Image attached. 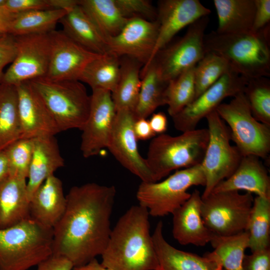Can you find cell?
<instances>
[{"label": "cell", "instance_id": "f5cc1de1", "mask_svg": "<svg viewBox=\"0 0 270 270\" xmlns=\"http://www.w3.org/2000/svg\"><path fill=\"white\" fill-rule=\"evenodd\" d=\"M6 2V0H0V7L3 6Z\"/></svg>", "mask_w": 270, "mask_h": 270}, {"label": "cell", "instance_id": "5bb4252c", "mask_svg": "<svg viewBox=\"0 0 270 270\" xmlns=\"http://www.w3.org/2000/svg\"><path fill=\"white\" fill-rule=\"evenodd\" d=\"M135 121L132 110H117L107 148L124 168L142 182H154L145 158L138 152L134 130Z\"/></svg>", "mask_w": 270, "mask_h": 270}, {"label": "cell", "instance_id": "4fadbf2b", "mask_svg": "<svg viewBox=\"0 0 270 270\" xmlns=\"http://www.w3.org/2000/svg\"><path fill=\"white\" fill-rule=\"evenodd\" d=\"M248 79L231 70L223 75L192 102L172 117L174 128L182 132L196 129L199 122L226 98L244 91Z\"/></svg>", "mask_w": 270, "mask_h": 270}, {"label": "cell", "instance_id": "1f68e13d", "mask_svg": "<svg viewBox=\"0 0 270 270\" xmlns=\"http://www.w3.org/2000/svg\"><path fill=\"white\" fill-rule=\"evenodd\" d=\"M120 58L108 53L90 62L78 80L88 84L92 90L102 89L111 93L116 88L120 74Z\"/></svg>", "mask_w": 270, "mask_h": 270}, {"label": "cell", "instance_id": "e575fe53", "mask_svg": "<svg viewBox=\"0 0 270 270\" xmlns=\"http://www.w3.org/2000/svg\"><path fill=\"white\" fill-rule=\"evenodd\" d=\"M246 232L252 252L270 248V198H254Z\"/></svg>", "mask_w": 270, "mask_h": 270}, {"label": "cell", "instance_id": "8992f818", "mask_svg": "<svg viewBox=\"0 0 270 270\" xmlns=\"http://www.w3.org/2000/svg\"><path fill=\"white\" fill-rule=\"evenodd\" d=\"M28 82L42 101L60 132L82 129L89 114L91 98L81 82L42 77Z\"/></svg>", "mask_w": 270, "mask_h": 270}, {"label": "cell", "instance_id": "277c9868", "mask_svg": "<svg viewBox=\"0 0 270 270\" xmlns=\"http://www.w3.org/2000/svg\"><path fill=\"white\" fill-rule=\"evenodd\" d=\"M208 138L207 128H196L177 136L164 133L154 138L145 160L154 182L174 170L201 164Z\"/></svg>", "mask_w": 270, "mask_h": 270}, {"label": "cell", "instance_id": "8fae6325", "mask_svg": "<svg viewBox=\"0 0 270 270\" xmlns=\"http://www.w3.org/2000/svg\"><path fill=\"white\" fill-rule=\"evenodd\" d=\"M208 22V16L198 20L188 26L185 34L178 40L156 53L153 59L164 82L168 83L195 66L204 57L206 54L204 37Z\"/></svg>", "mask_w": 270, "mask_h": 270}, {"label": "cell", "instance_id": "f6af8a7d", "mask_svg": "<svg viewBox=\"0 0 270 270\" xmlns=\"http://www.w3.org/2000/svg\"><path fill=\"white\" fill-rule=\"evenodd\" d=\"M36 270H72L74 266L67 258L52 254L41 262Z\"/></svg>", "mask_w": 270, "mask_h": 270}, {"label": "cell", "instance_id": "52a82bcc", "mask_svg": "<svg viewBox=\"0 0 270 270\" xmlns=\"http://www.w3.org/2000/svg\"><path fill=\"white\" fill-rule=\"evenodd\" d=\"M201 164L176 170L160 182H142L136 194L139 205L150 216L162 217L172 213L190 197L188 190L195 186H205Z\"/></svg>", "mask_w": 270, "mask_h": 270}, {"label": "cell", "instance_id": "836d02e7", "mask_svg": "<svg viewBox=\"0 0 270 270\" xmlns=\"http://www.w3.org/2000/svg\"><path fill=\"white\" fill-rule=\"evenodd\" d=\"M68 12L64 10H36L16 14L6 34L14 36L35 34H48Z\"/></svg>", "mask_w": 270, "mask_h": 270}, {"label": "cell", "instance_id": "44dd1931", "mask_svg": "<svg viewBox=\"0 0 270 270\" xmlns=\"http://www.w3.org/2000/svg\"><path fill=\"white\" fill-rule=\"evenodd\" d=\"M239 190L270 198V178L259 158L242 156L233 174L220 182L212 192Z\"/></svg>", "mask_w": 270, "mask_h": 270}, {"label": "cell", "instance_id": "603a6c76", "mask_svg": "<svg viewBox=\"0 0 270 270\" xmlns=\"http://www.w3.org/2000/svg\"><path fill=\"white\" fill-rule=\"evenodd\" d=\"M160 270H225L206 254H196L176 248L165 239L163 223L159 221L152 234Z\"/></svg>", "mask_w": 270, "mask_h": 270}, {"label": "cell", "instance_id": "f907efd6", "mask_svg": "<svg viewBox=\"0 0 270 270\" xmlns=\"http://www.w3.org/2000/svg\"><path fill=\"white\" fill-rule=\"evenodd\" d=\"M10 175L8 158L4 150L0 152V184Z\"/></svg>", "mask_w": 270, "mask_h": 270}, {"label": "cell", "instance_id": "74e56055", "mask_svg": "<svg viewBox=\"0 0 270 270\" xmlns=\"http://www.w3.org/2000/svg\"><path fill=\"white\" fill-rule=\"evenodd\" d=\"M252 114L258 121L270 126V80L259 77L248 80L243 91Z\"/></svg>", "mask_w": 270, "mask_h": 270}, {"label": "cell", "instance_id": "8d00e7d4", "mask_svg": "<svg viewBox=\"0 0 270 270\" xmlns=\"http://www.w3.org/2000/svg\"><path fill=\"white\" fill-rule=\"evenodd\" d=\"M231 70L228 64L222 57L212 52H206L194 68V100Z\"/></svg>", "mask_w": 270, "mask_h": 270}, {"label": "cell", "instance_id": "7dc6e473", "mask_svg": "<svg viewBox=\"0 0 270 270\" xmlns=\"http://www.w3.org/2000/svg\"><path fill=\"white\" fill-rule=\"evenodd\" d=\"M150 127L156 134H164L168 128V120L166 114L162 112L154 114L148 120Z\"/></svg>", "mask_w": 270, "mask_h": 270}, {"label": "cell", "instance_id": "db71d44e", "mask_svg": "<svg viewBox=\"0 0 270 270\" xmlns=\"http://www.w3.org/2000/svg\"><path fill=\"white\" fill-rule=\"evenodd\" d=\"M5 33H4L1 30H0V37L2 36Z\"/></svg>", "mask_w": 270, "mask_h": 270}, {"label": "cell", "instance_id": "d6a6232c", "mask_svg": "<svg viewBox=\"0 0 270 270\" xmlns=\"http://www.w3.org/2000/svg\"><path fill=\"white\" fill-rule=\"evenodd\" d=\"M214 250L206 254L225 270H242L246 250L248 248V236L243 232L229 236L215 235L210 242Z\"/></svg>", "mask_w": 270, "mask_h": 270}, {"label": "cell", "instance_id": "b9f144b4", "mask_svg": "<svg viewBox=\"0 0 270 270\" xmlns=\"http://www.w3.org/2000/svg\"><path fill=\"white\" fill-rule=\"evenodd\" d=\"M3 7L14 14L36 10L52 9L48 0H6Z\"/></svg>", "mask_w": 270, "mask_h": 270}, {"label": "cell", "instance_id": "d4e9b609", "mask_svg": "<svg viewBox=\"0 0 270 270\" xmlns=\"http://www.w3.org/2000/svg\"><path fill=\"white\" fill-rule=\"evenodd\" d=\"M30 218L26 179L9 175L0 184V229Z\"/></svg>", "mask_w": 270, "mask_h": 270}, {"label": "cell", "instance_id": "7bdbcfd3", "mask_svg": "<svg viewBox=\"0 0 270 270\" xmlns=\"http://www.w3.org/2000/svg\"><path fill=\"white\" fill-rule=\"evenodd\" d=\"M242 270H270V248L245 254Z\"/></svg>", "mask_w": 270, "mask_h": 270}, {"label": "cell", "instance_id": "9a60e30c", "mask_svg": "<svg viewBox=\"0 0 270 270\" xmlns=\"http://www.w3.org/2000/svg\"><path fill=\"white\" fill-rule=\"evenodd\" d=\"M88 119L82 131L80 150L88 158L107 148L116 111L112 93L102 89L92 90Z\"/></svg>", "mask_w": 270, "mask_h": 270}, {"label": "cell", "instance_id": "e0dca14e", "mask_svg": "<svg viewBox=\"0 0 270 270\" xmlns=\"http://www.w3.org/2000/svg\"><path fill=\"white\" fill-rule=\"evenodd\" d=\"M50 56L46 77L54 80H78L86 66L100 54L90 52L62 30L49 33Z\"/></svg>", "mask_w": 270, "mask_h": 270}, {"label": "cell", "instance_id": "2e32d148", "mask_svg": "<svg viewBox=\"0 0 270 270\" xmlns=\"http://www.w3.org/2000/svg\"><path fill=\"white\" fill-rule=\"evenodd\" d=\"M158 22L129 18L116 36L106 39L108 53L134 58L144 66L150 60L158 34Z\"/></svg>", "mask_w": 270, "mask_h": 270}, {"label": "cell", "instance_id": "7c38bea8", "mask_svg": "<svg viewBox=\"0 0 270 270\" xmlns=\"http://www.w3.org/2000/svg\"><path fill=\"white\" fill-rule=\"evenodd\" d=\"M15 38L16 56L4 73L2 82L16 86L46 77L50 56L49 33L22 35Z\"/></svg>", "mask_w": 270, "mask_h": 270}, {"label": "cell", "instance_id": "bcb514c9", "mask_svg": "<svg viewBox=\"0 0 270 270\" xmlns=\"http://www.w3.org/2000/svg\"><path fill=\"white\" fill-rule=\"evenodd\" d=\"M134 130L137 140H146L156 136L146 118L136 120Z\"/></svg>", "mask_w": 270, "mask_h": 270}, {"label": "cell", "instance_id": "5b68a950", "mask_svg": "<svg viewBox=\"0 0 270 270\" xmlns=\"http://www.w3.org/2000/svg\"><path fill=\"white\" fill-rule=\"evenodd\" d=\"M53 228L29 218L0 229V270H28L52 254Z\"/></svg>", "mask_w": 270, "mask_h": 270}, {"label": "cell", "instance_id": "681fc988", "mask_svg": "<svg viewBox=\"0 0 270 270\" xmlns=\"http://www.w3.org/2000/svg\"><path fill=\"white\" fill-rule=\"evenodd\" d=\"M16 14L10 12L3 6L0 7V30L6 34Z\"/></svg>", "mask_w": 270, "mask_h": 270}, {"label": "cell", "instance_id": "ba28073f", "mask_svg": "<svg viewBox=\"0 0 270 270\" xmlns=\"http://www.w3.org/2000/svg\"><path fill=\"white\" fill-rule=\"evenodd\" d=\"M216 111L228 127L231 140L242 156H254L263 159L268 156L270 126L254 117L243 92L228 103H222Z\"/></svg>", "mask_w": 270, "mask_h": 270}, {"label": "cell", "instance_id": "d6986e66", "mask_svg": "<svg viewBox=\"0 0 270 270\" xmlns=\"http://www.w3.org/2000/svg\"><path fill=\"white\" fill-rule=\"evenodd\" d=\"M20 138L54 136L60 132L54 119L28 82L16 86Z\"/></svg>", "mask_w": 270, "mask_h": 270}, {"label": "cell", "instance_id": "30bf717a", "mask_svg": "<svg viewBox=\"0 0 270 270\" xmlns=\"http://www.w3.org/2000/svg\"><path fill=\"white\" fill-rule=\"evenodd\" d=\"M254 198L252 194L247 192L210 193L202 198L201 212L205 225L219 236H229L246 231Z\"/></svg>", "mask_w": 270, "mask_h": 270}, {"label": "cell", "instance_id": "cb8c5ba5", "mask_svg": "<svg viewBox=\"0 0 270 270\" xmlns=\"http://www.w3.org/2000/svg\"><path fill=\"white\" fill-rule=\"evenodd\" d=\"M33 140L32 155L26 182L30 200L44 182L64 166V160L54 136L39 137Z\"/></svg>", "mask_w": 270, "mask_h": 270}, {"label": "cell", "instance_id": "6da1fadb", "mask_svg": "<svg viewBox=\"0 0 270 270\" xmlns=\"http://www.w3.org/2000/svg\"><path fill=\"white\" fill-rule=\"evenodd\" d=\"M116 193L114 186L95 182L72 186L64 214L53 228L52 254L67 258L74 266L101 256L112 231Z\"/></svg>", "mask_w": 270, "mask_h": 270}, {"label": "cell", "instance_id": "4dcf8cb0", "mask_svg": "<svg viewBox=\"0 0 270 270\" xmlns=\"http://www.w3.org/2000/svg\"><path fill=\"white\" fill-rule=\"evenodd\" d=\"M20 138L16 86L0 84V152Z\"/></svg>", "mask_w": 270, "mask_h": 270}, {"label": "cell", "instance_id": "7a4b0ae2", "mask_svg": "<svg viewBox=\"0 0 270 270\" xmlns=\"http://www.w3.org/2000/svg\"><path fill=\"white\" fill-rule=\"evenodd\" d=\"M148 210L130 207L112 229L101 264L111 270H158Z\"/></svg>", "mask_w": 270, "mask_h": 270}, {"label": "cell", "instance_id": "11a10c76", "mask_svg": "<svg viewBox=\"0 0 270 270\" xmlns=\"http://www.w3.org/2000/svg\"><path fill=\"white\" fill-rule=\"evenodd\" d=\"M104 270H111L108 268H104Z\"/></svg>", "mask_w": 270, "mask_h": 270}, {"label": "cell", "instance_id": "3957f363", "mask_svg": "<svg viewBox=\"0 0 270 270\" xmlns=\"http://www.w3.org/2000/svg\"><path fill=\"white\" fill-rule=\"evenodd\" d=\"M206 53L222 57L231 70L246 79L270 76V25L258 31L204 37Z\"/></svg>", "mask_w": 270, "mask_h": 270}, {"label": "cell", "instance_id": "ffe728a7", "mask_svg": "<svg viewBox=\"0 0 270 270\" xmlns=\"http://www.w3.org/2000/svg\"><path fill=\"white\" fill-rule=\"evenodd\" d=\"M202 196L195 190L189 198L172 213V233L182 245L203 246L215 235L205 225L201 212Z\"/></svg>", "mask_w": 270, "mask_h": 270}, {"label": "cell", "instance_id": "60d3db41", "mask_svg": "<svg viewBox=\"0 0 270 270\" xmlns=\"http://www.w3.org/2000/svg\"><path fill=\"white\" fill-rule=\"evenodd\" d=\"M16 54V44L15 36L4 34L0 37V84L4 76V69L12 64Z\"/></svg>", "mask_w": 270, "mask_h": 270}, {"label": "cell", "instance_id": "9f6ffc18", "mask_svg": "<svg viewBox=\"0 0 270 270\" xmlns=\"http://www.w3.org/2000/svg\"><path fill=\"white\" fill-rule=\"evenodd\" d=\"M158 270H160V269H159Z\"/></svg>", "mask_w": 270, "mask_h": 270}, {"label": "cell", "instance_id": "4316f807", "mask_svg": "<svg viewBox=\"0 0 270 270\" xmlns=\"http://www.w3.org/2000/svg\"><path fill=\"white\" fill-rule=\"evenodd\" d=\"M141 86L133 111L136 120L146 118L158 107L166 105V92L168 83L160 75L154 59L140 72Z\"/></svg>", "mask_w": 270, "mask_h": 270}, {"label": "cell", "instance_id": "f35d334b", "mask_svg": "<svg viewBox=\"0 0 270 270\" xmlns=\"http://www.w3.org/2000/svg\"><path fill=\"white\" fill-rule=\"evenodd\" d=\"M33 147V139L19 138L4 150L8 160L10 175L27 179Z\"/></svg>", "mask_w": 270, "mask_h": 270}, {"label": "cell", "instance_id": "816d5d0a", "mask_svg": "<svg viewBox=\"0 0 270 270\" xmlns=\"http://www.w3.org/2000/svg\"><path fill=\"white\" fill-rule=\"evenodd\" d=\"M104 268L96 258L86 264L74 266L72 270H104Z\"/></svg>", "mask_w": 270, "mask_h": 270}, {"label": "cell", "instance_id": "c3c4849f", "mask_svg": "<svg viewBox=\"0 0 270 270\" xmlns=\"http://www.w3.org/2000/svg\"><path fill=\"white\" fill-rule=\"evenodd\" d=\"M52 9L70 11L79 4L80 0H48Z\"/></svg>", "mask_w": 270, "mask_h": 270}, {"label": "cell", "instance_id": "484cf974", "mask_svg": "<svg viewBox=\"0 0 270 270\" xmlns=\"http://www.w3.org/2000/svg\"><path fill=\"white\" fill-rule=\"evenodd\" d=\"M59 22L68 37L88 50L100 55L108 53L106 40L79 4Z\"/></svg>", "mask_w": 270, "mask_h": 270}, {"label": "cell", "instance_id": "83f0119b", "mask_svg": "<svg viewBox=\"0 0 270 270\" xmlns=\"http://www.w3.org/2000/svg\"><path fill=\"white\" fill-rule=\"evenodd\" d=\"M218 34H232L252 30L255 12L254 0H214Z\"/></svg>", "mask_w": 270, "mask_h": 270}, {"label": "cell", "instance_id": "ee69618b", "mask_svg": "<svg viewBox=\"0 0 270 270\" xmlns=\"http://www.w3.org/2000/svg\"><path fill=\"white\" fill-rule=\"evenodd\" d=\"M255 12L252 31H258L264 28L270 23V0H254Z\"/></svg>", "mask_w": 270, "mask_h": 270}, {"label": "cell", "instance_id": "7402d4cb", "mask_svg": "<svg viewBox=\"0 0 270 270\" xmlns=\"http://www.w3.org/2000/svg\"><path fill=\"white\" fill-rule=\"evenodd\" d=\"M66 205L62 183L52 175L38 188L30 200V218L53 228L63 216Z\"/></svg>", "mask_w": 270, "mask_h": 270}, {"label": "cell", "instance_id": "f1b7e54d", "mask_svg": "<svg viewBox=\"0 0 270 270\" xmlns=\"http://www.w3.org/2000/svg\"><path fill=\"white\" fill-rule=\"evenodd\" d=\"M79 5L106 41L118 34L129 19L122 14L115 0H80Z\"/></svg>", "mask_w": 270, "mask_h": 270}, {"label": "cell", "instance_id": "d590c367", "mask_svg": "<svg viewBox=\"0 0 270 270\" xmlns=\"http://www.w3.org/2000/svg\"><path fill=\"white\" fill-rule=\"evenodd\" d=\"M195 66L186 70L168 82L166 92V104L168 106V113L172 117L194 100Z\"/></svg>", "mask_w": 270, "mask_h": 270}, {"label": "cell", "instance_id": "ac0fdd59", "mask_svg": "<svg viewBox=\"0 0 270 270\" xmlns=\"http://www.w3.org/2000/svg\"><path fill=\"white\" fill-rule=\"evenodd\" d=\"M210 13L198 0H162L158 2L157 21L159 24L156 42L148 65L156 53L168 44L182 29ZM143 66V67H144Z\"/></svg>", "mask_w": 270, "mask_h": 270}, {"label": "cell", "instance_id": "ab89813d", "mask_svg": "<svg viewBox=\"0 0 270 270\" xmlns=\"http://www.w3.org/2000/svg\"><path fill=\"white\" fill-rule=\"evenodd\" d=\"M122 14L126 18H142L150 21L157 20V9L150 0H115Z\"/></svg>", "mask_w": 270, "mask_h": 270}, {"label": "cell", "instance_id": "9c48e42d", "mask_svg": "<svg viewBox=\"0 0 270 270\" xmlns=\"http://www.w3.org/2000/svg\"><path fill=\"white\" fill-rule=\"evenodd\" d=\"M206 118L209 138L200 164L206 178L202 198L208 196L220 182L230 176L242 157L238 148L230 144V129L216 110Z\"/></svg>", "mask_w": 270, "mask_h": 270}, {"label": "cell", "instance_id": "f546056e", "mask_svg": "<svg viewBox=\"0 0 270 270\" xmlns=\"http://www.w3.org/2000/svg\"><path fill=\"white\" fill-rule=\"evenodd\" d=\"M119 80L112 92L116 111L126 108L134 111L136 104L141 86L140 67L137 60L128 56L120 58Z\"/></svg>", "mask_w": 270, "mask_h": 270}]
</instances>
